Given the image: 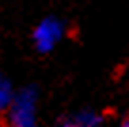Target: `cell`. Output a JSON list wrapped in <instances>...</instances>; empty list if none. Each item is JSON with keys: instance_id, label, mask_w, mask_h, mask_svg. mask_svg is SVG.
I'll list each match as a JSON object with an SVG mask.
<instances>
[{"instance_id": "cell-6", "label": "cell", "mask_w": 129, "mask_h": 127, "mask_svg": "<svg viewBox=\"0 0 129 127\" xmlns=\"http://www.w3.org/2000/svg\"><path fill=\"white\" fill-rule=\"evenodd\" d=\"M116 127H129V116H123V118L118 121V125Z\"/></svg>"}, {"instance_id": "cell-4", "label": "cell", "mask_w": 129, "mask_h": 127, "mask_svg": "<svg viewBox=\"0 0 129 127\" xmlns=\"http://www.w3.org/2000/svg\"><path fill=\"white\" fill-rule=\"evenodd\" d=\"M15 93H17V87H15V83H13V80L0 68V114L2 116L10 108Z\"/></svg>"}, {"instance_id": "cell-2", "label": "cell", "mask_w": 129, "mask_h": 127, "mask_svg": "<svg viewBox=\"0 0 129 127\" xmlns=\"http://www.w3.org/2000/svg\"><path fill=\"white\" fill-rule=\"evenodd\" d=\"M67 36V23L57 15H46L32 28V46L40 55L51 53Z\"/></svg>"}, {"instance_id": "cell-3", "label": "cell", "mask_w": 129, "mask_h": 127, "mask_svg": "<svg viewBox=\"0 0 129 127\" xmlns=\"http://www.w3.org/2000/svg\"><path fill=\"white\" fill-rule=\"evenodd\" d=\"M74 127H105V118L93 108H84L70 118Z\"/></svg>"}, {"instance_id": "cell-1", "label": "cell", "mask_w": 129, "mask_h": 127, "mask_svg": "<svg viewBox=\"0 0 129 127\" xmlns=\"http://www.w3.org/2000/svg\"><path fill=\"white\" fill-rule=\"evenodd\" d=\"M4 121L8 127H40V91L34 83L17 87Z\"/></svg>"}, {"instance_id": "cell-5", "label": "cell", "mask_w": 129, "mask_h": 127, "mask_svg": "<svg viewBox=\"0 0 129 127\" xmlns=\"http://www.w3.org/2000/svg\"><path fill=\"white\" fill-rule=\"evenodd\" d=\"M57 127H74V125H72V121H70V118H67V119H61V121L57 123Z\"/></svg>"}]
</instances>
